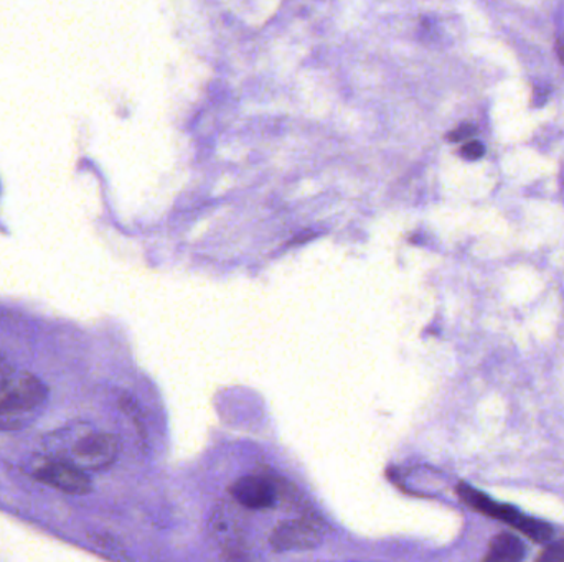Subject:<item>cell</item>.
<instances>
[{"label":"cell","mask_w":564,"mask_h":562,"mask_svg":"<svg viewBox=\"0 0 564 562\" xmlns=\"http://www.w3.org/2000/svg\"><path fill=\"white\" fill-rule=\"evenodd\" d=\"M322 528L311 518L282 521L271 533V547L276 551L312 550L322 541Z\"/></svg>","instance_id":"cell-4"},{"label":"cell","mask_w":564,"mask_h":562,"mask_svg":"<svg viewBox=\"0 0 564 562\" xmlns=\"http://www.w3.org/2000/svg\"><path fill=\"white\" fill-rule=\"evenodd\" d=\"M10 379H12V368H10L9 362L0 355V395L9 386Z\"/></svg>","instance_id":"cell-12"},{"label":"cell","mask_w":564,"mask_h":562,"mask_svg":"<svg viewBox=\"0 0 564 562\" xmlns=\"http://www.w3.org/2000/svg\"><path fill=\"white\" fill-rule=\"evenodd\" d=\"M474 132H476V128H474V125L463 124L459 125V128L454 129V131H451L447 139H449L451 142L466 141V139L470 137Z\"/></svg>","instance_id":"cell-11"},{"label":"cell","mask_w":564,"mask_h":562,"mask_svg":"<svg viewBox=\"0 0 564 562\" xmlns=\"http://www.w3.org/2000/svg\"><path fill=\"white\" fill-rule=\"evenodd\" d=\"M558 53H560V58H562V62L564 63V43L563 42L558 43Z\"/></svg>","instance_id":"cell-13"},{"label":"cell","mask_w":564,"mask_h":562,"mask_svg":"<svg viewBox=\"0 0 564 562\" xmlns=\"http://www.w3.org/2000/svg\"><path fill=\"white\" fill-rule=\"evenodd\" d=\"M210 530L215 540L221 544H235L243 537V520L237 511V505L220 504L215 507L210 518Z\"/></svg>","instance_id":"cell-7"},{"label":"cell","mask_w":564,"mask_h":562,"mask_svg":"<svg viewBox=\"0 0 564 562\" xmlns=\"http://www.w3.org/2000/svg\"><path fill=\"white\" fill-rule=\"evenodd\" d=\"M119 454V441L112 434L85 432L69 445L68 454L62 461L76 465L82 471H102L115 464Z\"/></svg>","instance_id":"cell-3"},{"label":"cell","mask_w":564,"mask_h":562,"mask_svg":"<svg viewBox=\"0 0 564 562\" xmlns=\"http://www.w3.org/2000/svg\"><path fill=\"white\" fill-rule=\"evenodd\" d=\"M35 477L43 484L69 495H86L93 491L91 481L86 472L62 459L36 469Z\"/></svg>","instance_id":"cell-5"},{"label":"cell","mask_w":564,"mask_h":562,"mask_svg":"<svg viewBox=\"0 0 564 562\" xmlns=\"http://www.w3.org/2000/svg\"><path fill=\"white\" fill-rule=\"evenodd\" d=\"M231 497L243 508L250 510H268L276 505L280 488L267 477H243L235 482L230 488Z\"/></svg>","instance_id":"cell-6"},{"label":"cell","mask_w":564,"mask_h":562,"mask_svg":"<svg viewBox=\"0 0 564 562\" xmlns=\"http://www.w3.org/2000/svg\"><path fill=\"white\" fill-rule=\"evenodd\" d=\"M525 558V544L519 537H513L510 533L497 535L490 541L489 554L486 561H522Z\"/></svg>","instance_id":"cell-8"},{"label":"cell","mask_w":564,"mask_h":562,"mask_svg":"<svg viewBox=\"0 0 564 562\" xmlns=\"http://www.w3.org/2000/svg\"><path fill=\"white\" fill-rule=\"evenodd\" d=\"M486 154V147H484L482 142L479 141H470L467 144L463 145L460 148V155L467 161H477V158L482 157Z\"/></svg>","instance_id":"cell-9"},{"label":"cell","mask_w":564,"mask_h":562,"mask_svg":"<svg viewBox=\"0 0 564 562\" xmlns=\"http://www.w3.org/2000/svg\"><path fill=\"white\" fill-rule=\"evenodd\" d=\"M540 561H564V540L552 544L540 554Z\"/></svg>","instance_id":"cell-10"},{"label":"cell","mask_w":564,"mask_h":562,"mask_svg":"<svg viewBox=\"0 0 564 562\" xmlns=\"http://www.w3.org/2000/svg\"><path fill=\"white\" fill-rule=\"evenodd\" d=\"M457 494L474 510L480 511V514L487 515V517L496 518V520L506 521L507 525L516 528L517 531L525 535L527 538L535 541V543H546V541L552 540L553 528L546 525L545 521L527 517V515L520 514L517 508L509 507V505L497 504L492 498L480 494L479 491L466 484L457 487Z\"/></svg>","instance_id":"cell-2"},{"label":"cell","mask_w":564,"mask_h":562,"mask_svg":"<svg viewBox=\"0 0 564 562\" xmlns=\"http://www.w3.org/2000/svg\"><path fill=\"white\" fill-rule=\"evenodd\" d=\"M48 401V388L33 375L10 379L0 396V431H19L32 425Z\"/></svg>","instance_id":"cell-1"}]
</instances>
